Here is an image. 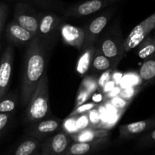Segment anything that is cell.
<instances>
[{
    "label": "cell",
    "instance_id": "1",
    "mask_svg": "<svg viewBox=\"0 0 155 155\" xmlns=\"http://www.w3.org/2000/svg\"><path fill=\"white\" fill-rule=\"evenodd\" d=\"M27 46L21 87V101L24 108L26 107L41 77L46 71L49 53L38 37H35Z\"/></svg>",
    "mask_w": 155,
    "mask_h": 155
},
{
    "label": "cell",
    "instance_id": "10",
    "mask_svg": "<svg viewBox=\"0 0 155 155\" xmlns=\"http://www.w3.org/2000/svg\"><path fill=\"white\" fill-rule=\"evenodd\" d=\"M111 13H106L100 15L97 18H94L86 27H84V41L82 46V50H85L91 45H95L97 37L101 33L103 29L105 27L110 20Z\"/></svg>",
    "mask_w": 155,
    "mask_h": 155
},
{
    "label": "cell",
    "instance_id": "21",
    "mask_svg": "<svg viewBox=\"0 0 155 155\" xmlns=\"http://www.w3.org/2000/svg\"><path fill=\"white\" fill-rule=\"evenodd\" d=\"M155 51V40L154 36H148L137 46L138 54L140 59H148L154 55Z\"/></svg>",
    "mask_w": 155,
    "mask_h": 155
},
{
    "label": "cell",
    "instance_id": "3",
    "mask_svg": "<svg viewBox=\"0 0 155 155\" xmlns=\"http://www.w3.org/2000/svg\"><path fill=\"white\" fill-rule=\"evenodd\" d=\"M64 18L54 12H39V22L36 37L44 43L48 51H51L56 44L60 33L61 24Z\"/></svg>",
    "mask_w": 155,
    "mask_h": 155
},
{
    "label": "cell",
    "instance_id": "8",
    "mask_svg": "<svg viewBox=\"0 0 155 155\" xmlns=\"http://www.w3.org/2000/svg\"><path fill=\"white\" fill-rule=\"evenodd\" d=\"M155 27V14L153 13L143 21L138 24L130 32L127 39L124 40V48L125 53L130 51L138 46L143 41Z\"/></svg>",
    "mask_w": 155,
    "mask_h": 155
},
{
    "label": "cell",
    "instance_id": "16",
    "mask_svg": "<svg viewBox=\"0 0 155 155\" xmlns=\"http://www.w3.org/2000/svg\"><path fill=\"white\" fill-rule=\"evenodd\" d=\"M110 132L108 129H88L80 131L76 134L70 135L73 142H88L102 138L109 137Z\"/></svg>",
    "mask_w": 155,
    "mask_h": 155
},
{
    "label": "cell",
    "instance_id": "9",
    "mask_svg": "<svg viewBox=\"0 0 155 155\" xmlns=\"http://www.w3.org/2000/svg\"><path fill=\"white\" fill-rule=\"evenodd\" d=\"M14 62V50L8 46L0 59V100L7 95L10 85Z\"/></svg>",
    "mask_w": 155,
    "mask_h": 155
},
{
    "label": "cell",
    "instance_id": "18",
    "mask_svg": "<svg viewBox=\"0 0 155 155\" xmlns=\"http://www.w3.org/2000/svg\"><path fill=\"white\" fill-rule=\"evenodd\" d=\"M95 53V45L89 46V47L83 50V53L77 60V67H76L77 73H79L80 75H84L90 69L92 58Z\"/></svg>",
    "mask_w": 155,
    "mask_h": 155
},
{
    "label": "cell",
    "instance_id": "27",
    "mask_svg": "<svg viewBox=\"0 0 155 155\" xmlns=\"http://www.w3.org/2000/svg\"><path fill=\"white\" fill-rule=\"evenodd\" d=\"M92 92L88 91V90L86 89V88L80 86V88H79V90H78V92H77V98H76L74 109L78 107V106H80V105L85 103L86 102H87V100H89V97L92 96Z\"/></svg>",
    "mask_w": 155,
    "mask_h": 155
},
{
    "label": "cell",
    "instance_id": "19",
    "mask_svg": "<svg viewBox=\"0 0 155 155\" xmlns=\"http://www.w3.org/2000/svg\"><path fill=\"white\" fill-rule=\"evenodd\" d=\"M119 63L117 61L112 60L106 57L98 49L95 48V53L92 58L91 67L96 71H104L108 69H114L117 65Z\"/></svg>",
    "mask_w": 155,
    "mask_h": 155
},
{
    "label": "cell",
    "instance_id": "34",
    "mask_svg": "<svg viewBox=\"0 0 155 155\" xmlns=\"http://www.w3.org/2000/svg\"><path fill=\"white\" fill-rule=\"evenodd\" d=\"M11 113H2L0 112V137L4 133L8 124L10 120Z\"/></svg>",
    "mask_w": 155,
    "mask_h": 155
},
{
    "label": "cell",
    "instance_id": "7",
    "mask_svg": "<svg viewBox=\"0 0 155 155\" xmlns=\"http://www.w3.org/2000/svg\"><path fill=\"white\" fill-rule=\"evenodd\" d=\"M73 141L69 135L60 130L40 142L41 155H65Z\"/></svg>",
    "mask_w": 155,
    "mask_h": 155
},
{
    "label": "cell",
    "instance_id": "25",
    "mask_svg": "<svg viewBox=\"0 0 155 155\" xmlns=\"http://www.w3.org/2000/svg\"><path fill=\"white\" fill-rule=\"evenodd\" d=\"M131 101L132 100L124 98L121 96H114V97H110L109 100V102L113 106V107L123 111H124L128 107L129 105L131 103Z\"/></svg>",
    "mask_w": 155,
    "mask_h": 155
},
{
    "label": "cell",
    "instance_id": "20",
    "mask_svg": "<svg viewBox=\"0 0 155 155\" xmlns=\"http://www.w3.org/2000/svg\"><path fill=\"white\" fill-rule=\"evenodd\" d=\"M40 150V142L35 138L27 136L17 147L13 155H33Z\"/></svg>",
    "mask_w": 155,
    "mask_h": 155
},
{
    "label": "cell",
    "instance_id": "22",
    "mask_svg": "<svg viewBox=\"0 0 155 155\" xmlns=\"http://www.w3.org/2000/svg\"><path fill=\"white\" fill-rule=\"evenodd\" d=\"M155 76V60L153 58L147 59L139 69V77L144 83H148Z\"/></svg>",
    "mask_w": 155,
    "mask_h": 155
},
{
    "label": "cell",
    "instance_id": "33",
    "mask_svg": "<svg viewBox=\"0 0 155 155\" xmlns=\"http://www.w3.org/2000/svg\"><path fill=\"white\" fill-rule=\"evenodd\" d=\"M8 13V7L5 3L0 2V34L4 28Z\"/></svg>",
    "mask_w": 155,
    "mask_h": 155
},
{
    "label": "cell",
    "instance_id": "35",
    "mask_svg": "<svg viewBox=\"0 0 155 155\" xmlns=\"http://www.w3.org/2000/svg\"><path fill=\"white\" fill-rule=\"evenodd\" d=\"M137 93V91H136L135 88H132L130 89H127V90H124V91L121 92V97H124V98L127 99H130V100H132L131 97H133L135 94Z\"/></svg>",
    "mask_w": 155,
    "mask_h": 155
},
{
    "label": "cell",
    "instance_id": "2",
    "mask_svg": "<svg viewBox=\"0 0 155 155\" xmlns=\"http://www.w3.org/2000/svg\"><path fill=\"white\" fill-rule=\"evenodd\" d=\"M51 116H52V112L49 105L48 74L45 71L26 106L24 122L30 124Z\"/></svg>",
    "mask_w": 155,
    "mask_h": 155
},
{
    "label": "cell",
    "instance_id": "24",
    "mask_svg": "<svg viewBox=\"0 0 155 155\" xmlns=\"http://www.w3.org/2000/svg\"><path fill=\"white\" fill-rule=\"evenodd\" d=\"M61 130L68 135H71L79 132L77 126V115H68L66 119L62 120Z\"/></svg>",
    "mask_w": 155,
    "mask_h": 155
},
{
    "label": "cell",
    "instance_id": "37",
    "mask_svg": "<svg viewBox=\"0 0 155 155\" xmlns=\"http://www.w3.org/2000/svg\"><path fill=\"white\" fill-rule=\"evenodd\" d=\"M33 155H41V153H40V150H38V151L36 152V153H33Z\"/></svg>",
    "mask_w": 155,
    "mask_h": 155
},
{
    "label": "cell",
    "instance_id": "13",
    "mask_svg": "<svg viewBox=\"0 0 155 155\" xmlns=\"http://www.w3.org/2000/svg\"><path fill=\"white\" fill-rule=\"evenodd\" d=\"M154 126L155 121L154 118L121 125L119 127V137L120 139H131L154 129Z\"/></svg>",
    "mask_w": 155,
    "mask_h": 155
},
{
    "label": "cell",
    "instance_id": "32",
    "mask_svg": "<svg viewBox=\"0 0 155 155\" xmlns=\"http://www.w3.org/2000/svg\"><path fill=\"white\" fill-rule=\"evenodd\" d=\"M88 114H89L91 128L96 129V128L99 127V126L101 125V116H100V113L98 109L96 108H94L92 110L89 111Z\"/></svg>",
    "mask_w": 155,
    "mask_h": 155
},
{
    "label": "cell",
    "instance_id": "26",
    "mask_svg": "<svg viewBox=\"0 0 155 155\" xmlns=\"http://www.w3.org/2000/svg\"><path fill=\"white\" fill-rule=\"evenodd\" d=\"M155 141V130L151 129L148 132L143 134L139 141V144L142 147H148L154 145Z\"/></svg>",
    "mask_w": 155,
    "mask_h": 155
},
{
    "label": "cell",
    "instance_id": "5",
    "mask_svg": "<svg viewBox=\"0 0 155 155\" xmlns=\"http://www.w3.org/2000/svg\"><path fill=\"white\" fill-rule=\"evenodd\" d=\"M20 26L36 36L39 22V12L30 5L18 2L14 9V18Z\"/></svg>",
    "mask_w": 155,
    "mask_h": 155
},
{
    "label": "cell",
    "instance_id": "11",
    "mask_svg": "<svg viewBox=\"0 0 155 155\" xmlns=\"http://www.w3.org/2000/svg\"><path fill=\"white\" fill-rule=\"evenodd\" d=\"M109 144V137L88 142H72L65 155H88L106 148Z\"/></svg>",
    "mask_w": 155,
    "mask_h": 155
},
{
    "label": "cell",
    "instance_id": "14",
    "mask_svg": "<svg viewBox=\"0 0 155 155\" xmlns=\"http://www.w3.org/2000/svg\"><path fill=\"white\" fill-rule=\"evenodd\" d=\"M35 36L28 30L20 26L15 20H12L6 28V38L8 42L15 45H27Z\"/></svg>",
    "mask_w": 155,
    "mask_h": 155
},
{
    "label": "cell",
    "instance_id": "6",
    "mask_svg": "<svg viewBox=\"0 0 155 155\" xmlns=\"http://www.w3.org/2000/svg\"><path fill=\"white\" fill-rule=\"evenodd\" d=\"M123 0H85L77 2L68 8L63 12L64 17L80 18L98 12Z\"/></svg>",
    "mask_w": 155,
    "mask_h": 155
},
{
    "label": "cell",
    "instance_id": "15",
    "mask_svg": "<svg viewBox=\"0 0 155 155\" xmlns=\"http://www.w3.org/2000/svg\"><path fill=\"white\" fill-rule=\"evenodd\" d=\"M64 42L77 50H81L84 41V29L64 22L60 29Z\"/></svg>",
    "mask_w": 155,
    "mask_h": 155
},
{
    "label": "cell",
    "instance_id": "29",
    "mask_svg": "<svg viewBox=\"0 0 155 155\" xmlns=\"http://www.w3.org/2000/svg\"><path fill=\"white\" fill-rule=\"evenodd\" d=\"M98 104L95 103H85L83 104L80 105L78 107H77L76 109H74V110L70 113V116L71 115H81V114L87 113L89 111L92 110L94 108L97 107Z\"/></svg>",
    "mask_w": 155,
    "mask_h": 155
},
{
    "label": "cell",
    "instance_id": "28",
    "mask_svg": "<svg viewBox=\"0 0 155 155\" xmlns=\"http://www.w3.org/2000/svg\"><path fill=\"white\" fill-rule=\"evenodd\" d=\"M80 87L86 88L93 94L98 89V83H97L96 78L95 76H86L82 81Z\"/></svg>",
    "mask_w": 155,
    "mask_h": 155
},
{
    "label": "cell",
    "instance_id": "30",
    "mask_svg": "<svg viewBox=\"0 0 155 155\" xmlns=\"http://www.w3.org/2000/svg\"><path fill=\"white\" fill-rule=\"evenodd\" d=\"M77 128H78L79 132L82 130H85V129H92L88 112L77 115Z\"/></svg>",
    "mask_w": 155,
    "mask_h": 155
},
{
    "label": "cell",
    "instance_id": "36",
    "mask_svg": "<svg viewBox=\"0 0 155 155\" xmlns=\"http://www.w3.org/2000/svg\"><path fill=\"white\" fill-rule=\"evenodd\" d=\"M93 100L95 102H101V94H98V95H96L95 96V97H93Z\"/></svg>",
    "mask_w": 155,
    "mask_h": 155
},
{
    "label": "cell",
    "instance_id": "12",
    "mask_svg": "<svg viewBox=\"0 0 155 155\" xmlns=\"http://www.w3.org/2000/svg\"><path fill=\"white\" fill-rule=\"evenodd\" d=\"M124 40L121 37L107 36L102 40L99 46L95 48L106 57L120 62L126 53L124 48Z\"/></svg>",
    "mask_w": 155,
    "mask_h": 155
},
{
    "label": "cell",
    "instance_id": "4",
    "mask_svg": "<svg viewBox=\"0 0 155 155\" xmlns=\"http://www.w3.org/2000/svg\"><path fill=\"white\" fill-rule=\"evenodd\" d=\"M61 119L52 115L49 118L27 124L24 128V132L28 137L42 142L48 137L61 130Z\"/></svg>",
    "mask_w": 155,
    "mask_h": 155
},
{
    "label": "cell",
    "instance_id": "17",
    "mask_svg": "<svg viewBox=\"0 0 155 155\" xmlns=\"http://www.w3.org/2000/svg\"><path fill=\"white\" fill-rule=\"evenodd\" d=\"M30 5L35 9H39L42 12H60L63 13L65 4L61 0H18Z\"/></svg>",
    "mask_w": 155,
    "mask_h": 155
},
{
    "label": "cell",
    "instance_id": "31",
    "mask_svg": "<svg viewBox=\"0 0 155 155\" xmlns=\"http://www.w3.org/2000/svg\"><path fill=\"white\" fill-rule=\"evenodd\" d=\"M114 69H108L103 71L102 74L99 77V79L97 80L98 83V89H104V86L107 84V82L110 81V78L113 77Z\"/></svg>",
    "mask_w": 155,
    "mask_h": 155
},
{
    "label": "cell",
    "instance_id": "23",
    "mask_svg": "<svg viewBox=\"0 0 155 155\" xmlns=\"http://www.w3.org/2000/svg\"><path fill=\"white\" fill-rule=\"evenodd\" d=\"M17 97L12 95H5L0 100V112L11 113L17 108Z\"/></svg>",
    "mask_w": 155,
    "mask_h": 155
}]
</instances>
